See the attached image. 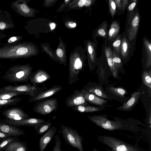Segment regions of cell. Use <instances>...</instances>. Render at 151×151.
<instances>
[{
  "label": "cell",
  "instance_id": "4316f807",
  "mask_svg": "<svg viewBox=\"0 0 151 151\" xmlns=\"http://www.w3.org/2000/svg\"><path fill=\"white\" fill-rule=\"evenodd\" d=\"M88 54L90 55V67H91V64H93L96 61V52L94 45L91 43L88 44Z\"/></svg>",
  "mask_w": 151,
  "mask_h": 151
},
{
  "label": "cell",
  "instance_id": "836d02e7",
  "mask_svg": "<svg viewBox=\"0 0 151 151\" xmlns=\"http://www.w3.org/2000/svg\"><path fill=\"white\" fill-rule=\"evenodd\" d=\"M55 145L52 151H62L61 147V140L59 135L55 136Z\"/></svg>",
  "mask_w": 151,
  "mask_h": 151
},
{
  "label": "cell",
  "instance_id": "ac0fdd59",
  "mask_svg": "<svg viewBox=\"0 0 151 151\" xmlns=\"http://www.w3.org/2000/svg\"><path fill=\"white\" fill-rule=\"evenodd\" d=\"M120 30V26L116 21L111 23L108 32V40L111 42L114 40L117 36Z\"/></svg>",
  "mask_w": 151,
  "mask_h": 151
},
{
  "label": "cell",
  "instance_id": "8992f818",
  "mask_svg": "<svg viewBox=\"0 0 151 151\" xmlns=\"http://www.w3.org/2000/svg\"><path fill=\"white\" fill-rule=\"evenodd\" d=\"M65 102L67 106L71 108L80 105H86L87 104L81 90L78 89L74 90L73 93L67 97Z\"/></svg>",
  "mask_w": 151,
  "mask_h": 151
},
{
  "label": "cell",
  "instance_id": "3957f363",
  "mask_svg": "<svg viewBox=\"0 0 151 151\" xmlns=\"http://www.w3.org/2000/svg\"><path fill=\"white\" fill-rule=\"evenodd\" d=\"M58 107L57 99L55 98L44 99L37 102L33 108L35 112L42 115H47L56 111Z\"/></svg>",
  "mask_w": 151,
  "mask_h": 151
},
{
  "label": "cell",
  "instance_id": "b9f144b4",
  "mask_svg": "<svg viewBox=\"0 0 151 151\" xmlns=\"http://www.w3.org/2000/svg\"><path fill=\"white\" fill-rule=\"evenodd\" d=\"M11 136L0 131V138H4Z\"/></svg>",
  "mask_w": 151,
  "mask_h": 151
},
{
  "label": "cell",
  "instance_id": "f1b7e54d",
  "mask_svg": "<svg viewBox=\"0 0 151 151\" xmlns=\"http://www.w3.org/2000/svg\"><path fill=\"white\" fill-rule=\"evenodd\" d=\"M121 39L120 36H117L114 40L112 45L113 48L118 55L120 56V50Z\"/></svg>",
  "mask_w": 151,
  "mask_h": 151
},
{
  "label": "cell",
  "instance_id": "9c48e42d",
  "mask_svg": "<svg viewBox=\"0 0 151 151\" xmlns=\"http://www.w3.org/2000/svg\"><path fill=\"white\" fill-rule=\"evenodd\" d=\"M62 89L61 86L56 85L49 89H45L35 96L30 97L28 100V102L29 103L34 102L44 99L56 94L60 91Z\"/></svg>",
  "mask_w": 151,
  "mask_h": 151
},
{
  "label": "cell",
  "instance_id": "484cf974",
  "mask_svg": "<svg viewBox=\"0 0 151 151\" xmlns=\"http://www.w3.org/2000/svg\"><path fill=\"white\" fill-rule=\"evenodd\" d=\"M21 99V98L16 96L11 99L0 100V109L8 106L14 105L20 101Z\"/></svg>",
  "mask_w": 151,
  "mask_h": 151
},
{
  "label": "cell",
  "instance_id": "7c38bea8",
  "mask_svg": "<svg viewBox=\"0 0 151 151\" xmlns=\"http://www.w3.org/2000/svg\"><path fill=\"white\" fill-rule=\"evenodd\" d=\"M51 78L50 75L45 71L38 70L31 73L30 81L32 85L37 86V84H41Z\"/></svg>",
  "mask_w": 151,
  "mask_h": 151
},
{
  "label": "cell",
  "instance_id": "7402d4cb",
  "mask_svg": "<svg viewBox=\"0 0 151 151\" xmlns=\"http://www.w3.org/2000/svg\"><path fill=\"white\" fill-rule=\"evenodd\" d=\"M50 119H49L46 122L37 125L34 127L38 134H42L51 127L52 123L50 122Z\"/></svg>",
  "mask_w": 151,
  "mask_h": 151
},
{
  "label": "cell",
  "instance_id": "d6986e66",
  "mask_svg": "<svg viewBox=\"0 0 151 151\" xmlns=\"http://www.w3.org/2000/svg\"><path fill=\"white\" fill-rule=\"evenodd\" d=\"M130 49L129 43L125 37L121 40L120 53L122 58H127Z\"/></svg>",
  "mask_w": 151,
  "mask_h": 151
},
{
  "label": "cell",
  "instance_id": "d4e9b609",
  "mask_svg": "<svg viewBox=\"0 0 151 151\" xmlns=\"http://www.w3.org/2000/svg\"><path fill=\"white\" fill-rule=\"evenodd\" d=\"M74 110L82 113L91 112L98 111L99 109L96 107L85 105H80L72 108Z\"/></svg>",
  "mask_w": 151,
  "mask_h": 151
},
{
  "label": "cell",
  "instance_id": "bcb514c9",
  "mask_svg": "<svg viewBox=\"0 0 151 151\" xmlns=\"http://www.w3.org/2000/svg\"><path fill=\"white\" fill-rule=\"evenodd\" d=\"M69 25L72 27H74L76 26V24L75 23L73 24L70 23L69 24Z\"/></svg>",
  "mask_w": 151,
  "mask_h": 151
},
{
  "label": "cell",
  "instance_id": "cb8c5ba5",
  "mask_svg": "<svg viewBox=\"0 0 151 151\" xmlns=\"http://www.w3.org/2000/svg\"><path fill=\"white\" fill-rule=\"evenodd\" d=\"M21 95L17 92L11 91L0 89V100L11 99Z\"/></svg>",
  "mask_w": 151,
  "mask_h": 151
},
{
  "label": "cell",
  "instance_id": "30bf717a",
  "mask_svg": "<svg viewBox=\"0 0 151 151\" xmlns=\"http://www.w3.org/2000/svg\"><path fill=\"white\" fill-rule=\"evenodd\" d=\"M0 131L11 136L17 137L25 134L24 131L20 128L8 124L3 120H0Z\"/></svg>",
  "mask_w": 151,
  "mask_h": 151
},
{
  "label": "cell",
  "instance_id": "ba28073f",
  "mask_svg": "<svg viewBox=\"0 0 151 151\" xmlns=\"http://www.w3.org/2000/svg\"><path fill=\"white\" fill-rule=\"evenodd\" d=\"M4 122L11 125L17 126H30L35 127L36 125L45 122V120L34 117H28L19 120H9L4 119Z\"/></svg>",
  "mask_w": 151,
  "mask_h": 151
},
{
  "label": "cell",
  "instance_id": "2e32d148",
  "mask_svg": "<svg viewBox=\"0 0 151 151\" xmlns=\"http://www.w3.org/2000/svg\"><path fill=\"white\" fill-rule=\"evenodd\" d=\"M141 93L139 91L135 92L132 93L130 99L118 108L123 111H127L132 108L137 103L140 96Z\"/></svg>",
  "mask_w": 151,
  "mask_h": 151
},
{
  "label": "cell",
  "instance_id": "603a6c76",
  "mask_svg": "<svg viewBox=\"0 0 151 151\" xmlns=\"http://www.w3.org/2000/svg\"><path fill=\"white\" fill-rule=\"evenodd\" d=\"M17 137L10 136L4 138H0V151H4L11 143L20 140Z\"/></svg>",
  "mask_w": 151,
  "mask_h": 151
},
{
  "label": "cell",
  "instance_id": "83f0119b",
  "mask_svg": "<svg viewBox=\"0 0 151 151\" xmlns=\"http://www.w3.org/2000/svg\"><path fill=\"white\" fill-rule=\"evenodd\" d=\"M151 72L145 71L142 73L143 81L145 85L151 88Z\"/></svg>",
  "mask_w": 151,
  "mask_h": 151
},
{
  "label": "cell",
  "instance_id": "ab89813d",
  "mask_svg": "<svg viewBox=\"0 0 151 151\" xmlns=\"http://www.w3.org/2000/svg\"><path fill=\"white\" fill-rule=\"evenodd\" d=\"M116 6L119 9H122V5L121 0H114Z\"/></svg>",
  "mask_w": 151,
  "mask_h": 151
},
{
  "label": "cell",
  "instance_id": "6da1fadb",
  "mask_svg": "<svg viewBox=\"0 0 151 151\" xmlns=\"http://www.w3.org/2000/svg\"><path fill=\"white\" fill-rule=\"evenodd\" d=\"M32 68L26 65H15L10 67L1 78L11 83L26 82L29 80Z\"/></svg>",
  "mask_w": 151,
  "mask_h": 151
},
{
  "label": "cell",
  "instance_id": "f6af8a7d",
  "mask_svg": "<svg viewBox=\"0 0 151 151\" xmlns=\"http://www.w3.org/2000/svg\"><path fill=\"white\" fill-rule=\"evenodd\" d=\"M50 27L52 29H54L55 27V24L54 23H52L50 24Z\"/></svg>",
  "mask_w": 151,
  "mask_h": 151
},
{
  "label": "cell",
  "instance_id": "f35d334b",
  "mask_svg": "<svg viewBox=\"0 0 151 151\" xmlns=\"http://www.w3.org/2000/svg\"><path fill=\"white\" fill-rule=\"evenodd\" d=\"M117 151H127V149L125 146L124 145H120L116 149Z\"/></svg>",
  "mask_w": 151,
  "mask_h": 151
},
{
  "label": "cell",
  "instance_id": "4fadbf2b",
  "mask_svg": "<svg viewBox=\"0 0 151 151\" xmlns=\"http://www.w3.org/2000/svg\"><path fill=\"white\" fill-rule=\"evenodd\" d=\"M140 17L138 13L134 14L127 30L128 39L129 41L133 40L137 34L139 27Z\"/></svg>",
  "mask_w": 151,
  "mask_h": 151
},
{
  "label": "cell",
  "instance_id": "7dc6e473",
  "mask_svg": "<svg viewBox=\"0 0 151 151\" xmlns=\"http://www.w3.org/2000/svg\"><path fill=\"white\" fill-rule=\"evenodd\" d=\"M1 80H0V82H1Z\"/></svg>",
  "mask_w": 151,
  "mask_h": 151
},
{
  "label": "cell",
  "instance_id": "8d00e7d4",
  "mask_svg": "<svg viewBox=\"0 0 151 151\" xmlns=\"http://www.w3.org/2000/svg\"><path fill=\"white\" fill-rule=\"evenodd\" d=\"M133 2L129 6L128 9L129 11L133 10L134 8L137 3V0H133Z\"/></svg>",
  "mask_w": 151,
  "mask_h": 151
},
{
  "label": "cell",
  "instance_id": "9a60e30c",
  "mask_svg": "<svg viewBox=\"0 0 151 151\" xmlns=\"http://www.w3.org/2000/svg\"><path fill=\"white\" fill-rule=\"evenodd\" d=\"M112 51L110 47H105V53L108 65L113 76L116 78L118 76V69L114 62Z\"/></svg>",
  "mask_w": 151,
  "mask_h": 151
},
{
  "label": "cell",
  "instance_id": "52a82bcc",
  "mask_svg": "<svg viewBox=\"0 0 151 151\" xmlns=\"http://www.w3.org/2000/svg\"><path fill=\"white\" fill-rule=\"evenodd\" d=\"M2 115L4 116L5 119L13 120H19L29 117L28 115L20 108L13 107L4 110Z\"/></svg>",
  "mask_w": 151,
  "mask_h": 151
},
{
  "label": "cell",
  "instance_id": "c3c4849f",
  "mask_svg": "<svg viewBox=\"0 0 151 151\" xmlns=\"http://www.w3.org/2000/svg\"></svg>",
  "mask_w": 151,
  "mask_h": 151
},
{
  "label": "cell",
  "instance_id": "5bb4252c",
  "mask_svg": "<svg viewBox=\"0 0 151 151\" xmlns=\"http://www.w3.org/2000/svg\"><path fill=\"white\" fill-rule=\"evenodd\" d=\"M81 91L86 100L90 103L97 105L102 106L107 102V101L106 100L98 97L84 89Z\"/></svg>",
  "mask_w": 151,
  "mask_h": 151
},
{
  "label": "cell",
  "instance_id": "74e56055",
  "mask_svg": "<svg viewBox=\"0 0 151 151\" xmlns=\"http://www.w3.org/2000/svg\"><path fill=\"white\" fill-rule=\"evenodd\" d=\"M128 1H129L127 0H121L122 9V10H124L126 6L128 4Z\"/></svg>",
  "mask_w": 151,
  "mask_h": 151
},
{
  "label": "cell",
  "instance_id": "ee69618b",
  "mask_svg": "<svg viewBox=\"0 0 151 151\" xmlns=\"http://www.w3.org/2000/svg\"><path fill=\"white\" fill-rule=\"evenodd\" d=\"M6 27V24L4 22H1L0 23V29H3L5 28Z\"/></svg>",
  "mask_w": 151,
  "mask_h": 151
},
{
  "label": "cell",
  "instance_id": "e575fe53",
  "mask_svg": "<svg viewBox=\"0 0 151 151\" xmlns=\"http://www.w3.org/2000/svg\"><path fill=\"white\" fill-rule=\"evenodd\" d=\"M92 1L91 0H81L78 2V5L81 7L84 6H88L91 4Z\"/></svg>",
  "mask_w": 151,
  "mask_h": 151
},
{
  "label": "cell",
  "instance_id": "f546056e",
  "mask_svg": "<svg viewBox=\"0 0 151 151\" xmlns=\"http://www.w3.org/2000/svg\"><path fill=\"white\" fill-rule=\"evenodd\" d=\"M107 26L106 22H104L97 31V35L104 38L106 37L107 35Z\"/></svg>",
  "mask_w": 151,
  "mask_h": 151
},
{
  "label": "cell",
  "instance_id": "7bdbcfd3",
  "mask_svg": "<svg viewBox=\"0 0 151 151\" xmlns=\"http://www.w3.org/2000/svg\"><path fill=\"white\" fill-rule=\"evenodd\" d=\"M17 37H12L10 38L8 40L9 42H13L17 40Z\"/></svg>",
  "mask_w": 151,
  "mask_h": 151
},
{
  "label": "cell",
  "instance_id": "d6a6232c",
  "mask_svg": "<svg viewBox=\"0 0 151 151\" xmlns=\"http://www.w3.org/2000/svg\"><path fill=\"white\" fill-rule=\"evenodd\" d=\"M109 11L111 17L113 18L116 12V6L113 0H109L108 1Z\"/></svg>",
  "mask_w": 151,
  "mask_h": 151
},
{
  "label": "cell",
  "instance_id": "1f68e13d",
  "mask_svg": "<svg viewBox=\"0 0 151 151\" xmlns=\"http://www.w3.org/2000/svg\"><path fill=\"white\" fill-rule=\"evenodd\" d=\"M112 58L114 62L118 69L122 65V63L120 57L119 56L114 50L112 51Z\"/></svg>",
  "mask_w": 151,
  "mask_h": 151
},
{
  "label": "cell",
  "instance_id": "4dcf8cb0",
  "mask_svg": "<svg viewBox=\"0 0 151 151\" xmlns=\"http://www.w3.org/2000/svg\"><path fill=\"white\" fill-rule=\"evenodd\" d=\"M108 89L114 94L119 97H124V95L126 93V91L122 88H117L111 87L109 88Z\"/></svg>",
  "mask_w": 151,
  "mask_h": 151
},
{
  "label": "cell",
  "instance_id": "5b68a950",
  "mask_svg": "<svg viewBox=\"0 0 151 151\" xmlns=\"http://www.w3.org/2000/svg\"><path fill=\"white\" fill-rule=\"evenodd\" d=\"M0 50V58H19L25 55L28 52L27 48L20 45L10 47Z\"/></svg>",
  "mask_w": 151,
  "mask_h": 151
},
{
  "label": "cell",
  "instance_id": "ffe728a7",
  "mask_svg": "<svg viewBox=\"0 0 151 151\" xmlns=\"http://www.w3.org/2000/svg\"><path fill=\"white\" fill-rule=\"evenodd\" d=\"M88 92L93 94L101 97L102 98L108 99V97L106 93L99 87H92L87 85L83 88Z\"/></svg>",
  "mask_w": 151,
  "mask_h": 151
},
{
  "label": "cell",
  "instance_id": "44dd1931",
  "mask_svg": "<svg viewBox=\"0 0 151 151\" xmlns=\"http://www.w3.org/2000/svg\"><path fill=\"white\" fill-rule=\"evenodd\" d=\"M143 41L146 56V67L148 68L151 65V43L148 40L145 38H143Z\"/></svg>",
  "mask_w": 151,
  "mask_h": 151
},
{
  "label": "cell",
  "instance_id": "7a4b0ae2",
  "mask_svg": "<svg viewBox=\"0 0 151 151\" xmlns=\"http://www.w3.org/2000/svg\"><path fill=\"white\" fill-rule=\"evenodd\" d=\"M61 132L67 144L77 149L79 151H84L82 145L83 139L77 131L64 125H60Z\"/></svg>",
  "mask_w": 151,
  "mask_h": 151
},
{
  "label": "cell",
  "instance_id": "d590c367",
  "mask_svg": "<svg viewBox=\"0 0 151 151\" xmlns=\"http://www.w3.org/2000/svg\"><path fill=\"white\" fill-rule=\"evenodd\" d=\"M20 8L22 11L25 13H28L29 11V8L24 4H21Z\"/></svg>",
  "mask_w": 151,
  "mask_h": 151
},
{
  "label": "cell",
  "instance_id": "e0dca14e",
  "mask_svg": "<svg viewBox=\"0 0 151 151\" xmlns=\"http://www.w3.org/2000/svg\"><path fill=\"white\" fill-rule=\"evenodd\" d=\"M27 146L26 142L19 140L11 143L4 151H27Z\"/></svg>",
  "mask_w": 151,
  "mask_h": 151
},
{
  "label": "cell",
  "instance_id": "60d3db41",
  "mask_svg": "<svg viewBox=\"0 0 151 151\" xmlns=\"http://www.w3.org/2000/svg\"><path fill=\"white\" fill-rule=\"evenodd\" d=\"M56 53L58 56L59 57H62L63 56V52L60 49L58 48L57 50Z\"/></svg>",
  "mask_w": 151,
  "mask_h": 151
},
{
  "label": "cell",
  "instance_id": "277c9868",
  "mask_svg": "<svg viewBox=\"0 0 151 151\" xmlns=\"http://www.w3.org/2000/svg\"><path fill=\"white\" fill-rule=\"evenodd\" d=\"M0 89L11 91L17 92L21 95H28L30 97H32L41 91L45 89L28 83L19 86H7L0 88Z\"/></svg>",
  "mask_w": 151,
  "mask_h": 151
},
{
  "label": "cell",
  "instance_id": "8fae6325",
  "mask_svg": "<svg viewBox=\"0 0 151 151\" xmlns=\"http://www.w3.org/2000/svg\"><path fill=\"white\" fill-rule=\"evenodd\" d=\"M57 128L50 127L40 138L39 141L40 151H45V149L50 141L55 136Z\"/></svg>",
  "mask_w": 151,
  "mask_h": 151
}]
</instances>
